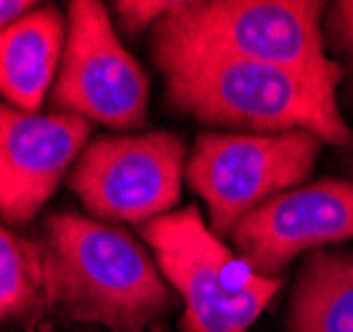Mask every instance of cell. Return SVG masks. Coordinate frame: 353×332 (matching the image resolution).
Masks as SVG:
<instances>
[{
  "label": "cell",
  "mask_w": 353,
  "mask_h": 332,
  "mask_svg": "<svg viewBox=\"0 0 353 332\" xmlns=\"http://www.w3.org/2000/svg\"><path fill=\"white\" fill-rule=\"evenodd\" d=\"M173 6L176 3H168V0H152V3L120 0V3H114V14L120 19L123 30L141 32V30H154L159 21L173 11Z\"/></svg>",
  "instance_id": "4fadbf2b"
},
{
  "label": "cell",
  "mask_w": 353,
  "mask_h": 332,
  "mask_svg": "<svg viewBox=\"0 0 353 332\" xmlns=\"http://www.w3.org/2000/svg\"><path fill=\"white\" fill-rule=\"evenodd\" d=\"M51 303L109 332H141L173 306L157 261L125 228L53 213L43 226Z\"/></svg>",
  "instance_id": "7a4b0ae2"
},
{
  "label": "cell",
  "mask_w": 353,
  "mask_h": 332,
  "mask_svg": "<svg viewBox=\"0 0 353 332\" xmlns=\"http://www.w3.org/2000/svg\"><path fill=\"white\" fill-rule=\"evenodd\" d=\"M90 123L74 115H40L0 104V213L11 224L32 221L74 168Z\"/></svg>",
  "instance_id": "9c48e42d"
},
{
  "label": "cell",
  "mask_w": 353,
  "mask_h": 332,
  "mask_svg": "<svg viewBox=\"0 0 353 332\" xmlns=\"http://www.w3.org/2000/svg\"><path fill=\"white\" fill-rule=\"evenodd\" d=\"M319 152L321 139L308 130L202 133L186 162V178L208 202L215 234H231L271 197L298 189Z\"/></svg>",
  "instance_id": "5b68a950"
},
{
  "label": "cell",
  "mask_w": 353,
  "mask_h": 332,
  "mask_svg": "<svg viewBox=\"0 0 353 332\" xmlns=\"http://www.w3.org/2000/svg\"><path fill=\"white\" fill-rule=\"evenodd\" d=\"M35 8L37 3H32V0H0V30L17 24L19 19L27 17Z\"/></svg>",
  "instance_id": "9a60e30c"
},
{
  "label": "cell",
  "mask_w": 353,
  "mask_h": 332,
  "mask_svg": "<svg viewBox=\"0 0 353 332\" xmlns=\"http://www.w3.org/2000/svg\"><path fill=\"white\" fill-rule=\"evenodd\" d=\"M51 306L48 268L40 245L0 224V322Z\"/></svg>",
  "instance_id": "7c38bea8"
},
{
  "label": "cell",
  "mask_w": 353,
  "mask_h": 332,
  "mask_svg": "<svg viewBox=\"0 0 353 332\" xmlns=\"http://www.w3.org/2000/svg\"><path fill=\"white\" fill-rule=\"evenodd\" d=\"M141 237L183 300V332H248L282 284L234 255L205 226L196 205L146 221Z\"/></svg>",
  "instance_id": "277c9868"
},
{
  "label": "cell",
  "mask_w": 353,
  "mask_h": 332,
  "mask_svg": "<svg viewBox=\"0 0 353 332\" xmlns=\"http://www.w3.org/2000/svg\"><path fill=\"white\" fill-rule=\"evenodd\" d=\"M165 75L168 101L208 125L255 133L308 130L335 146H351L335 88L301 72L205 51H152Z\"/></svg>",
  "instance_id": "6da1fadb"
},
{
  "label": "cell",
  "mask_w": 353,
  "mask_h": 332,
  "mask_svg": "<svg viewBox=\"0 0 353 332\" xmlns=\"http://www.w3.org/2000/svg\"><path fill=\"white\" fill-rule=\"evenodd\" d=\"M67 8V40L53 83V106L88 123L139 128L149 101V83L139 61L117 40L101 3L74 0Z\"/></svg>",
  "instance_id": "52a82bcc"
},
{
  "label": "cell",
  "mask_w": 353,
  "mask_h": 332,
  "mask_svg": "<svg viewBox=\"0 0 353 332\" xmlns=\"http://www.w3.org/2000/svg\"><path fill=\"white\" fill-rule=\"evenodd\" d=\"M183 170V139L170 130H154L93 141L67 178L72 192L96 218L143 226L170 213L181 199Z\"/></svg>",
  "instance_id": "8992f818"
},
{
  "label": "cell",
  "mask_w": 353,
  "mask_h": 332,
  "mask_svg": "<svg viewBox=\"0 0 353 332\" xmlns=\"http://www.w3.org/2000/svg\"><path fill=\"white\" fill-rule=\"evenodd\" d=\"M330 37L348 56L353 67V0H340L330 8Z\"/></svg>",
  "instance_id": "5bb4252c"
},
{
  "label": "cell",
  "mask_w": 353,
  "mask_h": 332,
  "mask_svg": "<svg viewBox=\"0 0 353 332\" xmlns=\"http://www.w3.org/2000/svg\"><path fill=\"white\" fill-rule=\"evenodd\" d=\"M321 3L186 0L152 30V51H205L301 72L337 86L343 70L324 53Z\"/></svg>",
  "instance_id": "3957f363"
},
{
  "label": "cell",
  "mask_w": 353,
  "mask_h": 332,
  "mask_svg": "<svg viewBox=\"0 0 353 332\" xmlns=\"http://www.w3.org/2000/svg\"><path fill=\"white\" fill-rule=\"evenodd\" d=\"M290 332H353V247L308 258L290 300Z\"/></svg>",
  "instance_id": "8fae6325"
},
{
  "label": "cell",
  "mask_w": 353,
  "mask_h": 332,
  "mask_svg": "<svg viewBox=\"0 0 353 332\" xmlns=\"http://www.w3.org/2000/svg\"><path fill=\"white\" fill-rule=\"evenodd\" d=\"M348 240H353V184L337 178L276 194L231 231L234 247L261 277H276L305 250Z\"/></svg>",
  "instance_id": "ba28073f"
},
{
  "label": "cell",
  "mask_w": 353,
  "mask_h": 332,
  "mask_svg": "<svg viewBox=\"0 0 353 332\" xmlns=\"http://www.w3.org/2000/svg\"><path fill=\"white\" fill-rule=\"evenodd\" d=\"M67 24L53 6H37L0 30V96L17 109L37 112L56 83Z\"/></svg>",
  "instance_id": "30bf717a"
}]
</instances>
